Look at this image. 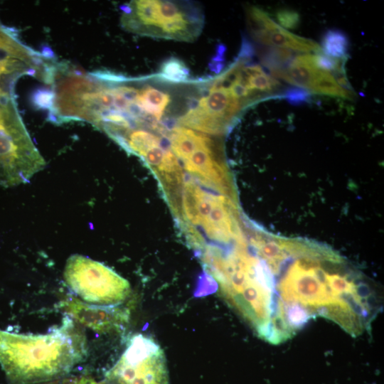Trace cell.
<instances>
[{
  "mask_svg": "<svg viewBox=\"0 0 384 384\" xmlns=\"http://www.w3.org/2000/svg\"><path fill=\"white\" fill-rule=\"evenodd\" d=\"M63 277L79 299L90 304L117 306L130 293L127 279L102 263L80 255L67 260Z\"/></svg>",
  "mask_w": 384,
  "mask_h": 384,
  "instance_id": "3957f363",
  "label": "cell"
},
{
  "mask_svg": "<svg viewBox=\"0 0 384 384\" xmlns=\"http://www.w3.org/2000/svg\"><path fill=\"white\" fill-rule=\"evenodd\" d=\"M170 102L169 94L150 85L139 87L135 99L136 104L151 124L161 119Z\"/></svg>",
  "mask_w": 384,
  "mask_h": 384,
  "instance_id": "30bf717a",
  "label": "cell"
},
{
  "mask_svg": "<svg viewBox=\"0 0 384 384\" xmlns=\"http://www.w3.org/2000/svg\"><path fill=\"white\" fill-rule=\"evenodd\" d=\"M87 353L86 339L66 316L44 334H18L0 330V364L14 384H36L69 373Z\"/></svg>",
  "mask_w": 384,
  "mask_h": 384,
  "instance_id": "6da1fadb",
  "label": "cell"
},
{
  "mask_svg": "<svg viewBox=\"0 0 384 384\" xmlns=\"http://www.w3.org/2000/svg\"><path fill=\"white\" fill-rule=\"evenodd\" d=\"M9 74L17 78L25 74L36 77L34 71L23 63L10 58L0 57V95L11 92L1 85L2 77Z\"/></svg>",
  "mask_w": 384,
  "mask_h": 384,
  "instance_id": "9a60e30c",
  "label": "cell"
},
{
  "mask_svg": "<svg viewBox=\"0 0 384 384\" xmlns=\"http://www.w3.org/2000/svg\"><path fill=\"white\" fill-rule=\"evenodd\" d=\"M0 53L4 56L18 60L32 69L36 78L44 82L47 67L54 58L53 53H40L23 44L10 31L0 23Z\"/></svg>",
  "mask_w": 384,
  "mask_h": 384,
  "instance_id": "ba28073f",
  "label": "cell"
},
{
  "mask_svg": "<svg viewBox=\"0 0 384 384\" xmlns=\"http://www.w3.org/2000/svg\"><path fill=\"white\" fill-rule=\"evenodd\" d=\"M247 21L253 38L274 28L277 25L267 14L257 7H250L247 9Z\"/></svg>",
  "mask_w": 384,
  "mask_h": 384,
  "instance_id": "4fadbf2b",
  "label": "cell"
},
{
  "mask_svg": "<svg viewBox=\"0 0 384 384\" xmlns=\"http://www.w3.org/2000/svg\"><path fill=\"white\" fill-rule=\"evenodd\" d=\"M11 92L0 95V186L26 183L46 166Z\"/></svg>",
  "mask_w": 384,
  "mask_h": 384,
  "instance_id": "7a4b0ae2",
  "label": "cell"
},
{
  "mask_svg": "<svg viewBox=\"0 0 384 384\" xmlns=\"http://www.w3.org/2000/svg\"><path fill=\"white\" fill-rule=\"evenodd\" d=\"M102 384H169L163 350L150 337L134 335Z\"/></svg>",
  "mask_w": 384,
  "mask_h": 384,
  "instance_id": "5b68a950",
  "label": "cell"
},
{
  "mask_svg": "<svg viewBox=\"0 0 384 384\" xmlns=\"http://www.w3.org/2000/svg\"><path fill=\"white\" fill-rule=\"evenodd\" d=\"M321 45L325 55L341 59L346 55L349 43L348 37L343 32L331 29L325 33Z\"/></svg>",
  "mask_w": 384,
  "mask_h": 384,
  "instance_id": "8fae6325",
  "label": "cell"
},
{
  "mask_svg": "<svg viewBox=\"0 0 384 384\" xmlns=\"http://www.w3.org/2000/svg\"><path fill=\"white\" fill-rule=\"evenodd\" d=\"M63 384H102L97 382L92 378L87 375H81L79 377L73 378L66 381Z\"/></svg>",
  "mask_w": 384,
  "mask_h": 384,
  "instance_id": "ac0fdd59",
  "label": "cell"
},
{
  "mask_svg": "<svg viewBox=\"0 0 384 384\" xmlns=\"http://www.w3.org/2000/svg\"><path fill=\"white\" fill-rule=\"evenodd\" d=\"M311 93L302 88L294 87L287 89L284 92V98L291 104L301 105L307 102L311 97Z\"/></svg>",
  "mask_w": 384,
  "mask_h": 384,
  "instance_id": "2e32d148",
  "label": "cell"
},
{
  "mask_svg": "<svg viewBox=\"0 0 384 384\" xmlns=\"http://www.w3.org/2000/svg\"><path fill=\"white\" fill-rule=\"evenodd\" d=\"M254 38L260 43L271 47L303 53H322L321 47L316 42L292 33L279 24Z\"/></svg>",
  "mask_w": 384,
  "mask_h": 384,
  "instance_id": "9c48e42d",
  "label": "cell"
},
{
  "mask_svg": "<svg viewBox=\"0 0 384 384\" xmlns=\"http://www.w3.org/2000/svg\"><path fill=\"white\" fill-rule=\"evenodd\" d=\"M59 306L75 322L100 334L119 332L129 319L127 309L90 304L74 297L60 301Z\"/></svg>",
  "mask_w": 384,
  "mask_h": 384,
  "instance_id": "52a82bcc",
  "label": "cell"
},
{
  "mask_svg": "<svg viewBox=\"0 0 384 384\" xmlns=\"http://www.w3.org/2000/svg\"><path fill=\"white\" fill-rule=\"evenodd\" d=\"M262 63L271 72L285 68L292 60L291 50L277 47L266 48L260 53Z\"/></svg>",
  "mask_w": 384,
  "mask_h": 384,
  "instance_id": "7c38bea8",
  "label": "cell"
},
{
  "mask_svg": "<svg viewBox=\"0 0 384 384\" xmlns=\"http://www.w3.org/2000/svg\"><path fill=\"white\" fill-rule=\"evenodd\" d=\"M181 5L169 1H132L123 9L122 26L143 35L188 41L196 35L198 22Z\"/></svg>",
  "mask_w": 384,
  "mask_h": 384,
  "instance_id": "277c9868",
  "label": "cell"
},
{
  "mask_svg": "<svg viewBox=\"0 0 384 384\" xmlns=\"http://www.w3.org/2000/svg\"><path fill=\"white\" fill-rule=\"evenodd\" d=\"M244 105L228 89L214 80L208 92L202 96L178 119L186 127L210 134L225 132Z\"/></svg>",
  "mask_w": 384,
  "mask_h": 384,
  "instance_id": "8992f818",
  "label": "cell"
},
{
  "mask_svg": "<svg viewBox=\"0 0 384 384\" xmlns=\"http://www.w3.org/2000/svg\"><path fill=\"white\" fill-rule=\"evenodd\" d=\"M159 76L167 81L181 82L186 81L189 70L181 60L170 58L163 63Z\"/></svg>",
  "mask_w": 384,
  "mask_h": 384,
  "instance_id": "5bb4252c",
  "label": "cell"
},
{
  "mask_svg": "<svg viewBox=\"0 0 384 384\" xmlns=\"http://www.w3.org/2000/svg\"><path fill=\"white\" fill-rule=\"evenodd\" d=\"M279 24L287 28H294L299 22V14L292 10L283 9L277 14Z\"/></svg>",
  "mask_w": 384,
  "mask_h": 384,
  "instance_id": "e0dca14e",
  "label": "cell"
}]
</instances>
